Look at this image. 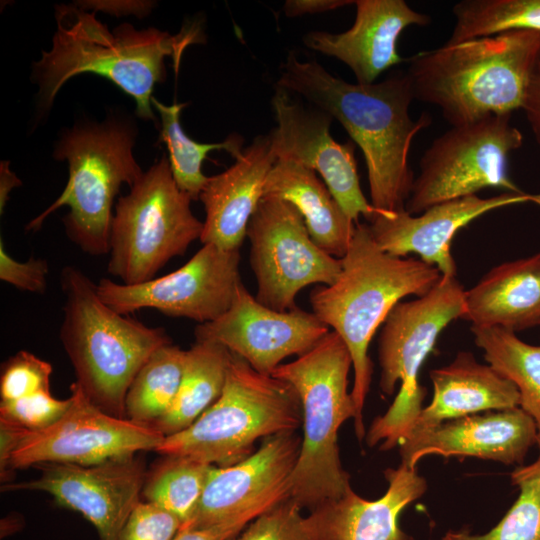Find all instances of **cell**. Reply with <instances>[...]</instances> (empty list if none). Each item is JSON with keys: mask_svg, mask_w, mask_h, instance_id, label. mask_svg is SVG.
<instances>
[{"mask_svg": "<svg viewBox=\"0 0 540 540\" xmlns=\"http://www.w3.org/2000/svg\"><path fill=\"white\" fill-rule=\"evenodd\" d=\"M300 425L302 405L294 387L232 353L217 400L189 427L165 436L155 451L226 467L251 455L258 439L295 432Z\"/></svg>", "mask_w": 540, "mask_h": 540, "instance_id": "cell-7", "label": "cell"}, {"mask_svg": "<svg viewBox=\"0 0 540 540\" xmlns=\"http://www.w3.org/2000/svg\"><path fill=\"white\" fill-rule=\"evenodd\" d=\"M48 263L33 258L20 262L11 257L0 240V279L12 286L32 293L43 294L47 288Z\"/></svg>", "mask_w": 540, "mask_h": 540, "instance_id": "cell-38", "label": "cell"}, {"mask_svg": "<svg viewBox=\"0 0 540 540\" xmlns=\"http://www.w3.org/2000/svg\"><path fill=\"white\" fill-rule=\"evenodd\" d=\"M462 319L513 332L540 327V252L487 272L466 291Z\"/></svg>", "mask_w": 540, "mask_h": 540, "instance_id": "cell-24", "label": "cell"}, {"mask_svg": "<svg viewBox=\"0 0 540 540\" xmlns=\"http://www.w3.org/2000/svg\"><path fill=\"white\" fill-rule=\"evenodd\" d=\"M430 379L433 399L421 410L412 429L520 405L516 386L489 364L477 362L470 352L461 351L449 365L430 371Z\"/></svg>", "mask_w": 540, "mask_h": 540, "instance_id": "cell-23", "label": "cell"}, {"mask_svg": "<svg viewBox=\"0 0 540 540\" xmlns=\"http://www.w3.org/2000/svg\"><path fill=\"white\" fill-rule=\"evenodd\" d=\"M186 350L171 344L157 349L132 381L125 400L126 418L152 427L178 393Z\"/></svg>", "mask_w": 540, "mask_h": 540, "instance_id": "cell-30", "label": "cell"}, {"mask_svg": "<svg viewBox=\"0 0 540 540\" xmlns=\"http://www.w3.org/2000/svg\"><path fill=\"white\" fill-rule=\"evenodd\" d=\"M301 509L288 498L256 517L242 534L229 540H336L331 503L306 517Z\"/></svg>", "mask_w": 540, "mask_h": 540, "instance_id": "cell-34", "label": "cell"}, {"mask_svg": "<svg viewBox=\"0 0 540 540\" xmlns=\"http://www.w3.org/2000/svg\"><path fill=\"white\" fill-rule=\"evenodd\" d=\"M301 443L295 432L279 433L263 439L244 460L214 466L195 510L180 530L207 528L252 512L262 514L288 499Z\"/></svg>", "mask_w": 540, "mask_h": 540, "instance_id": "cell-16", "label": "cell"}, {"mask_svg": "<svg viewBox=\"0 0 540 540\" xmlns=\"http://www.w3.org/2000/svg\"><path fill=\"white\" fill-rule=\"evenodd\" d=\"M71 404L54 424L28 430L12 454L9 470L44 463L95 465L156 450L164 435L150 426L110 415L97 407L74 382Z\"/></svg>", "mask_w": 540, "mask_h": 540, "instance_id": "cell-14", "label": "cell"}, {"mask_svg": "<svg viewBox=\"0 0 540 540\" xmlns=\"http://www.w3.org/2000/svg\"><path fill=\"white\" fill-rule=\"evenodd\" d=\"M351 354L335 331L311 350L279 365L272 376L288 382L302 405L303 437L290 479L289 498L311 512L352 489L337 444L338 430L356 409L348 392Z\"/></svg>", "mask_w": 540, "mask_h": 540, "instance_id": "cell-6", "label": "cell"}, {"mask_svg": "<svg viewBox=\"0 0 540 540\" xmlns=\"http://www.w3.org/2000/svg\"><path fill=\"white\" fill-rule=\"evenodd\" d=\"M191 201L178 187L163 155L117 201L108 272L122 284H141L155 278L170 259L183 255L203 231Z\"/></svg>", "mask_w": 540, "mask_h": 540, "instance_id": "cell-10", "label": "cell"}, {"mask_svg": "<svg viewBox=\"0 0 540 540\" xmlns=\"http://www.w3.org/2000/svg\"><path fill=\"white\" fill-rule=\"evenodd\" d=\"M354 4L351 0H287L284 13L288 17L322 13Z\"/></svg>", "mask_w": 540, "mask_h": 540, "instance_id": "cell-42", "label": "cell"}, {"mask_svg": "<svg viewBox=\"0 0 540 540\" xmlns=\"http://www.w3.org/2000/svg\"><path fill=\"white\" fill-rule=\"evenodd\" d=\"M65 298L62 345L76 383L106 413L126 418L125 400L136 374L160 347L171 344L165 329L149 327L106 305L95 284L74 266L61 271Z\"/></svg>", "mask_w": 540, "mask_h": 540, "instance_id": "cell-5", "label": "cell"}, {"mask_svg": "<svg viewBox=\"0 0 540 540\" xmlns=\"http://www.w3.org/2000/svg\"><path fill=\"white\" fill-rule=\"evenodd\" d=\"M259 515L252 512L207 528L179 530L173 540H229Z\"/></svg>", "mask_w": 540, "mask_h": 540, "instance_id": "cell-39", "label": "cell"}, {"mask_svg": "<svg viewBox=\"0 0 540 540\" xmlns=\"http://www.w3.org/2000/svg\"><path fill=\"white\" fill-rule=\"evenodd\" d=\"M1 182H0V211L3 213L9 194L13 188L21 185V181L10 171L8 163H1Z\"/></svg>", "mask_w": 540, "mask_h": 540, "instance_id": "cell-44", "label": "cell"}, {"mask_svg": "<svg viewBox=\"0 0 540 540\" xmlns=\"http://www.w3.org/2000/svg\"><path fill=\"white\" fill-rule=\"evenodd\" d=\"M246 236L257 281L255 298L273 310H292L301 289L331 285L341 272V260L315 244L302 215L288 201L262 197Z\"/></svg>", "mask_w": 540, "mask_h": 540, "instance_id": "cell-12", "label": "cell"}, {"mask_svg": "<svg viewBox=\"0 0 540 540\" xmlns=\"http://www.w3.org/2000/svg\"><path fill=\"white\" fill-rule=\"evenodd\" d=\"M276 160L270 135H260L243 149L233 165L208 177L199 196L206 213L200 237L203 245L240 249Z\"/></svg>", "mask_w": 540, "mask_h": 540, "instance_id": "cell-22", "label": "cell"}, {"mask_svg": "<svg viewBox=\"0 0 540 540\" xmlns=\"http://www.w3.org/2000/svg\"><path fill=\"white\" fill-rule=\"evenodd\" d=\"M471 331L487 363L516 386L519 407L534 420L540 443V345L500 327L471 326Z\"/></svg>", "mask_w": 540, "mask_h": 540, "instance_id": "cell-28", "label": "cell"}, {"mask_svg": "<svg viewBox=\"0 0 540 540\" xmlns=\"http://www.w3.org/2000/svg\"><path fill=\"white\" fill-rule=\"evenodd\" d=\"M340 260L336 281L313 288L309 300L312 312L339 334L351 354L354 426L361 441L365 437L362 411L373 369L368 356L371 339L402 298L425 295L442 274L421 259L386 253L374 241L368 224L361 223H356L350 246Z\"/></svg>", "mask_w": 540, "mask_h": 540, "instance_id": "cell-3", "label": "cell"}, {"mask_svg": "<svg viewBox=\"0 0 540 540\" xmlns=\"http://www.w3.org/2000/svg\"><path fill=\"white\" fill-rule=\"evenodd\" d=\"M528 200L538 197L524 192H503L489 198L475 194L434 205L419 215L406 211L376 215L368 227L374 241L386 253L398 257L415 253L435 266L442 276H456L450 247L457 231L489 211Z\"/></svg>", "mask_w": 540, "mask_h": 540, "instance_id": "cell-20", "label": "cell"}, {"mask_svg": "<svg viewBox=\"0 0 540 540\" xmlns=\"http://www.w3.org/2000/svg\"><path fill=\"white\" fill-rule=\"evenodd\" d=\"M50 363L21 350L2 365L0 376L1 401L19 399L41 391H50Z\"/></svg>", "mask_w": 540, "mask_h": 540, "instance_id": "cell-35", "label": "cell"}, {"mask_svg": "<svg viewBox=\"0 0 540 540\" xmlns=\"http://www.w3.org/2000/svg\"><path fill=\"white\" fill-rule=\"evenodd\" d=\"M329 331L313 312L276 311L258 302L241 283L229 309L195 327L196 341L223 345L254 370L272 375L281 361L311 350Z\"/></svg>", "mask_w": 540, "mask_h": 540, "instance_id": "cell-17", "label": "cell"}, {"mask_svg": "<svg viewBox=\"0 0 540 540\" xmlns=\"http://www.w3.org/2000/svg\"><path fill=\"white\" fill-rule=\"evenodd\" d=\"M537 446V459L511 473V483L518 487L519 496L493 529L481 535L471 534L468 529L450 530L441 540H540V443Z\"/></svg>", "mask_w": 540, "mask_h": 540, "instance_id": "cell-33", "label": "cell"}, {"mask_svg": "<svg viewBox=\"0 0 540 540\" xmlns=\"http://www.w3.org/2000/svg\"><path fill=\"white\" fill-rule=\"evenodd\" d=\"M28 430L0 418V475L4 484L12 482L9 462Z\"/></svg>", "mask_w": 540, "mask_h": 540, "instance_id": "cell-40", "label": "cell"}, {"mask_svg": "<svg viewBox=\"0 0 540 540\" xmlns=\"http://www.w3.org/2000/svg\"><path fill=\"white\" fill-rule=\"evenodd\" d=\"M263 197L291 203L319 248L337 259L346 254L355 231L354 221L314 170L291 160H276L266 178Z\"/></svg>", "mask_w": 540, "mask_h": 540, "instance_id": "cell-25", "label": "cell"}, {"mask_svg": "<svg viewBox=\"0 0 540 540\" xmlns=\"http://www.w3.org/2000/svg\"><path fill=\"white\" fill-rule=\"evenodd\" d=\"M240 259L239 249L223 250L205 244L174 272L136 285L103 278L97 284V293L106 305L123 315L150 308L203 324L216 320L231 306L242 283Z\"/></svg>", "mask_w": 540, "mask_h": 540, "instance_id": "cell-13", "label": "cell"}, {"mask_svg": "<svg viewBox=\"0 0 540 540\" xmlns=\"http://www.w3.org/2000/svg\"><path fill=\"white\" fill-rule=\"evenodd\" d=\"M447 45L511 30L540 32V0H462Z\"/></svg>", "mask_w": 540, "mask_h": 540, "instance_id": "cell-31", "label": "cell"}, {"mask_svg": "<svg viewBox=\"0 0 540 540\" xmlns=\"http://www.w3.org/2000/svg\"><path fill=\"white\" fill-rule=\"evenodd\" d=\"M540 53V32L511 30L422 51L407 73L414 98L451 126L522 109Z\"/></svg>", "mask_w": 540, "mask_h": 540, "instance_id": "cell-4", "label": "cell"}, {"mask_svg": "<svg viewBox=\"0 0 540 540\" xmlns=\"http://www.w3.org/2000/svg\"><path fill=\"white\" fill-rule=\"evenodd\" d=\"M537 442L534 420L517 407L412 429L400 445V455L402 463L410 468H416L417 462L427 455L470 456L522 465Z\"/></svg>", "mask_w": 540, "mask_h": 540, "instance_id": "cell-19", "label": "cell"}, {"mask_svg": "<svg viewBox=\"0 0 540 540\" xmlns=\"http://www.w3.org/2000/svg\"><path fill=\"white\" fill-rule=\"evenodd\" d=\"M214 465L186 456H166L146 475V502L176 515L182 524L195 510Z\"/></svg>", "mask_w": 540, "mask_h": 540, "instance_id": "cell-32", "label": "cell"}, {"mask_svg": "<svg viewBox=\"0 0 540 540\" xmlns=\"http://www.w3.org/2000/svg\"><path fill=\"white\" fill-rule=\"evenodd\" d=\"M31 481L7 483L2 491H43L56 502L82 514L97 530L100 540H119L131 512L140 502L146 475L135 455L95 465L44 463Z\"/></svg>", "mask_w": 540, "mask_h": 540, "instance_id": "cell-15", "label": "cell"}, {"mask_svg": "<svg viewBox=\"0 0 540 540\" xmlns=\"http://www.w3.org/2000/svg\"><path fill=\"white\" fill-rule=\"evenodd\" d=\"M182 521L173 513L150 502H139L131 512L119 540H173Z\"/></svg>", "mask_w": 540, "mask_h": 540, "instance_id": "cell-37", "label": "cell"}, {"mask_svg": "<svg viewBox=\"0 0 540 540\" xmlns=\"http://www.w3.org/2000/svg\"><path fill=\"white\" fill-rule=\"evenodd\" d=\"M70 404V397L57 399L50 391H41L19 399L1 401L0 418L27 430H41L58 421Z\"/></svg>", "mask_w": 540, "mask_h": 540, "instance_id": "cell-36", "label": "cell"}, {"mask_svg": "<svg viewBox=\"0 0 540 540\" xmlns=\"http://www.w3.org/2000/svg\"><path fill=\"white\" fill-rule=\"evenodd\" d=\"M523 144L511 115H493L449 130L435 138L419 162L405 211L428 208L486 188L523 193L508 175V157Z\"/></svg>", "mask_w": 540, "mask_h": 540, "instance_id": "cell-11", "label": "cell"}, {"mask_svg": "<svg viewBox=\"0 0 540 540\" xmlns=\"http://www.w3.org/2000/svg\"><path fill=\"white\" fill-rule=\"evenodd\" d=\"M231 354L223 345L211 341H196L186 350L176 398L152 428L168 436L189 427L220 396Z\"/></svg>", "mask_w": 540, "mask_h": 540, "instance_id": "cell-27", "label": "cell"}, {"mask_svg": "<svg viewBox=\"0 0 540 540\" xmlns=\"http://www.w3.org/2000/svg\"><path fill=\"white\" fill-rule=\"evenodd\" d=\"M271 104L277 126L269 135L277 160H291L318 172L355 223L360 215L368 222L376 215H383L361 190L354 144L351 141L340 144L331 137L330 115L305 109L292 101L289 92L278 87Z\"/></svg>", "mask_w": 540, "mask_h": 540, "instance_id": "cell-18", "label": "cell"}, {"mask_svg": "<svg viewBox=\"0 0 540 540\" xmlns=\"http://www.w3.org/2000/svg\"><path fill=\"white\" fill-rule=\"evenodd\" d=\"M388 482L385 494L366 500L350 489L331 502L332 527L336 540H411L399 525L402 511L427 489L426 480L416 468L401 463L384 472Z\"/></svg>", "mask_w": 540, "mask_h": 540, "instance_id": "cell-26", "label": "cell"}, {"mask_svg": "<svg viewBox=\"0 0 540 540\" xmlns=\"http://www.w3.org/2000/svg\"><path fill=\"white\" fill-rule=\"evenodd\" d=\"M134 142L132 125L116 118L65 132L54 156L68 162L67 184L26 230H39L50 214L67 206L63 223L68 238L87 254H108L114 199L122 184L132 187L144 173L133 155Z\"/></svg>", "mask_w": 540, "mask_h": 540, "instance_id": "cell-8", "label": "cell"}, {"mask_svg": "<svg viewBox=\"0 0 540 540\" xmlns=\"http://www.w3.org/2000/svg\"><path fill=\"white\" fill-rule=\"evenodd\" d=\"M151 102L161 121L158 143L167 147L173 177L178 187L192 200L199 199L208 181L201 170L207 154L214 150H225L236 159L243 152V138L232 134L221 143H199L185 134L180 123L181 112L188 103L165 105L154 97Z\"/></svg>", "mask_w": 540, "mask_h": 540, "instance_id": "cell-29", "label": "cell"}, {"mask_svg": "<svg viewBox=\"0 0 540 540\" xmlns=\"http://www.w3.org/2000/svg\"><path fill=\"white\" fill-rule=\"evenodd\" d=\"M276 87L301 95L345 128L363 152L374 208L384 216L405 211L414 182L411 143L432 123L426 112L416 121L410 116L415 98L407 71L396 70L379 83L353 84L290 52Z\"/></svg>", "mask_w": 540, "mask_h": 540, "instance_id": "cell-1", "label": "cell"}, {"mask_svg": "<svg viewBox=\"0 0 540 540\" xmlns=\"http://www.w3.org/2000/svg\"><path fill=\"white\" fill-rule=\"evenodd\" d=\"M536 142L540 145V53L522 107Z\"/></svg>", "mask_w": 540, "mask_h": 540, "instance_id": "cell-41", "label": "cell"}, {"mask_svg": "<svg viewBox=\"0 0 540 540\" xmlns=\"http://www.w3.org/2000/svg\"><path fill=\"white\" fill-rule=\"evenodd\" d=\"M82 4H77L84 9L92 10L96 12L97 10H102L107 13L114 15H126V14H135L137 16L146 15L151 7V2L147 1H83Z\"/></svg>", "mask_w": 540, "mask_h": 540, "instance_id": "cell-43", "label": "cell"}, {"mask_svg": "<svg viewBox=\"0 0 540 540\" xmlns=\"http://www.w3.org/2000/svg\"><path fill=\"white\" fill-rule=\"evenodd\" d=\"M466 291L456 276H442L425 295L397 303L383 323L379 337L381 391L393 394V403L371 423L366 443L381 450L400 446L423 409L426 389L418 382L419 370L435 342L452 321L465 314Z\"/></svg>", "mask_w": 540, "mask_h": 540, "instance_id": "cell-9", "label": "cell"}, {"mask_svg": "<svg viewBox=\"0 0 540 540\" xmlns=\"http://www.w3.org/2000/svg\"><path fill=\"white\" fill-rule=\"evenodd\" d=\"M57 30L49 51L34 64L38 104L48 110L72 77L92 73L107 78L134 98L140 118L157 123L152 110L154 86L166 79L165 58L176 72L184 50L204 42L201 28L190 25L171 35L156 28L137 30L123 23L110 31L95 12L78 4L56 6Z\"/></svg>", "mask_w": 540, "mask_h": 540, "instance_id": "cell-2", "label": "cell"}, {"mask_svg": "<svg viewBox=\"0 0 540 540\" xmlns=\"http://www.w3.org/2000/svg\"><path fill=\"white\" fill-rule=\"evenodd\" d=\"M354 4L355 21L347 31H312L303 37V42L314 51L344 62L357 83L372 84L385 70L404 61L397 50L402 31L411 25H428L431 19L403 0H357Z\"/></svg>", "mask_w": 540, "mask_h": 540, "instance_id": "cell-21", "label": "cell"}]
</instances>
